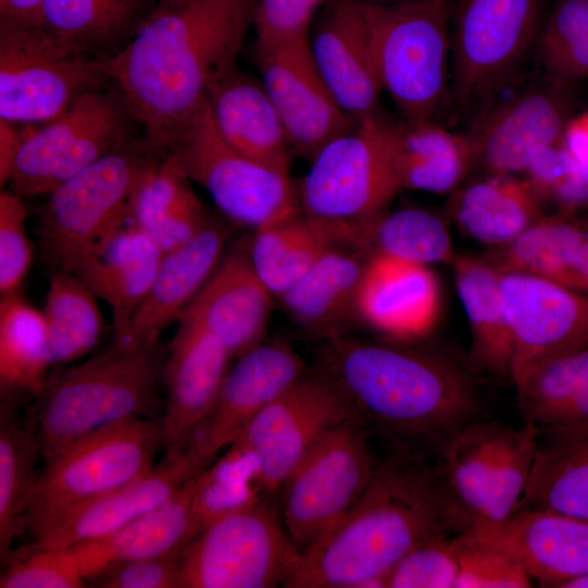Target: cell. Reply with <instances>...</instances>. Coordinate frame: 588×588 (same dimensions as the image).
Wrapping results in <instances>:
<instances>
[{
    "instance_id": "cell-1",
    "label": "cell",
    "mask_w": 588,
    "mask_h": 588,
    "mask_svg": "<svg viewBox=\"0 0 588 588\" xmlns=\"http://www.w3.org/2000/svg\"><path fill=\"white\" fill-rule=\"evenodd\" d=\"M257 0H159L108 58L111 84L144 137L164 154L234 69Z\"/></svg>"
},
{
    "instance_id": "cell-2",
    "label": "cell",
    "mask_w": 588,
    "mask_h": 588,
    "mask_svg": "<svg viewBox=\"0 0 588 588\" xmlns=\"http://www.w3.org/2000/svg\"><path fill=\"white\" fill-rule=\"evenodd\" d=\"M456 534L434 464L397 449L344 517L302 553L290 588L381 587L417 546Z\"/></svg>"
},
{
    "instance_id": "cell-3",
    "label": "cell",
    "mask_w": 588,
    "mask_h": 588,
    "mask_svg": "<svg viewBox=\"0 0 588 588\" xmlns=\"http://www.w3.org/2000/svg\"><path fill=\"white\" fill-rule=\"evenodd\" d=\"M319 368L400 449L436 450L480 412L470 366L413 341L336 335L326 340Z\"/></svg>"
},
{
    "instance_id": "cell-4",
    "label": "cell",
    "mask_w": 588,
    "mask_h": 588,
    "mask_svg": "<svg viewBox=\"0 0 588 588\" xmlns=\"http://www.w3.org/2000/svg\"><path fill=\"white\" fill-rule=\"evenodd\" d=\"M160 370L157 345L117 340L83 363L53 367L29 405L44 462L96 430L149 417Z\"/></svg>"
},
{
    "instance_id": "cell-5",
    "label": "cell",
    "mask_w": 588,
    "mask_h": 588,
    "mask_svg": "<svg viewBox=\"0 0 588 588\" xmlns=\"http://www.w3.org/2000/svg\"><path fill=\"white\" fill-rule=\"evenodd\" d=\"M163 157L145 137L105 155L49 193L38 222L42 257L53 271L77 264L130 218L133 197Z\"/></svg>"
},
{
    "instance_id": "cell-6",
    "label": "cell",
    "mask_w": 588,
    "mask_h": 588,
    "mask_svg": "<svg viewBox=\"0 0 588 588\" xmlns=\"http://www.w3.org/2000/svg\"><path fill=\"white\" fill-rule=\"evenodd\" d=\"M402 125L379 111L328 142L298 185L303 211L358 228L384 212L401 191L396 161Z\"/></svg>"
},
{
    "instance_id": "cell-7",
    "label": "cell",
    "mask_w": 588,
    "mask_h": 588,
    "mask_svg": "<svg viewBox=\"0 0 588 588\" xmlns=\"http://www.w3.org/2000/svg\"><path fill=\"white\" fill-rule=\"evenodd\" d=\"M363 5L382 90L404 123L434 121L446 93L452 1Z\"/></svg>"
},
{
    "instance_id": "cell-8",
    "label": "cell",
    "mask_w": 588,
    "mask_h": 588,
    "mask_svg": "<svg viewBox=\"0 0 588 588\" xmlns=\"http://www.w3.org/2000/svg\"><path fill=\"white\" fill-rule=\"evenodd\" d=\"M302 551L268 498L224 512L203 525L179 555L181 588L284 586Z\"/></svg>"
},
{
    "instance_id": "cell-9",
    "label": "cell",
    "mask_w": 588,
    "mask_h": 588,
    "mask_svg": "<svg viewBox=\"0 0 588 588\" xmlns=\"http://www.w3.org/2000/svg\"><path fill=\"white\" fill-rule=\"evenodd\" d=\"M544 0H457L451 13V85L458 107H486L536 57Z\"/></svg>"
},
{
    "instance_id": "cell-10",
    "label": "cell",
    "mask_w": 588,
    "mask_h": 588,
    "mask_svg": "<svg viewBox=\"0 0 588 588\" xmlns=\"http://www.w3.org/2000/svg\"><path fill=\"white\" fill-rule=\"evenodd\" d=\"M164 155L237 224L256 230L303 210L298 185L290 173L256 162L228 145L207 102L176 132Z\"/></svg>"
},
{
    "instance_id": "cell-11",
    "label": "cell",
    "mask_w": 588,
    "mask_h": 588,
    "mask_svg": "<svg viewBox=\"0 0 588 588\" xmlns=\"http://www.w3.org/2000/svg\"><path fill=\"white\" fill-rule=\"evenodd\" d=\"M106 83L108 59L74 49L41 25L0 24V119L46 123Z\"/></svg>"
},
{
    "instance_id": "cell-12",
    "label": "cell",
    "mask_w": 588,
    "mask_h": 588,
    "mask_svg": "<svg viewBox=\"0 0 588 588\" xmlns=\"http://www.w3.org/2000/svg\"><path fill=\"white\" fill-rule=\"evenodd\" d=\"M366 424L355 416L327 432L281 488V519L302 553L344 517L371 479Z\"/></svg>"
},
{
    "instance_id": "cell-13",
    "label": "cell",
    "mask_w": 588,
    "mask_h": 588,
    "mask_svg": "<svg viewBox=\"0 0 588 588\" xmlns=\"http://www.w3.org/2000/svg\"><path fill=\"white\" fill-rule=\"evenodd\" d=\"M132 123L120 94L105 88L79 97L41 126L29 124L9 180L19 196L49 194L105 155L124 146Z\"/></svg>"
},
{
    "instance_id": "cell-14",
    "label": "cell",
    "mask_w": 588,
    "mask_h": 588,
    "mask_svg": "<svg viewBox=\"0 0 588 588\" xmlns=\"http://www.w3.org/2000/svg\"><path fill=\"white\" fill-rule=\"evenodd\" d=\"M163 449L160 420L139 417L96 430L45 462L25 526L119 488L150 470Z\"/></svg>"
},
{
    "instance_id": "cell-15",
    "label": "cell",
    "mask_w": 588,
    "mask_h": 588,
    "mask_svg": "<svg viewBox=\"0 0 588 588\" xmlns=\"http://www.w3.org/2000/svg\"><path fill=\"white\" fill-rule=\"evenodd\" d=\"M355 416L363 415L332 377L321 368L305 371L230 445L255 457L262 492L269 498L327 432Z\"/></svg>"
},
{
    "instance_id": "cell-16",
    "label": "cell",
    "mask_w": 588,
    "mask_h": 588,
    "mask_svg": "<svg viewBox=\"0 0 588 588\" xmlns=\"http://www.w3.org/2000/svg\"><path fill=\"white\" fill-rule=\"evenodd\" d=\"M517 387L544 362L588 346V294L524 272H500Z\"/></svg>"
},
{
    "instance_id": "cell-17",
    "label": "cell",
    "mask_w": 588,
    "mask_h": 588,
    "mask_svg": "<svg viewBox=\"0 0 588 588\" xmlns=\"http://www.w3.org/2000/svg\"><path fill=\"white\" fill-rule=\"evenodd\" d=\"M253 59L295 155L310 161L355 124L319 73L308 37L254 42Z\"/></svg>"
},
{
    "instance_id": "cell-18",
    "label": "cell",
    "mask_w": 588,
    "mask_h": 588,
    "mask_svg": "<svg viewBox=\"0 0 588 588\" xmlns=\"http://www.w3.org/2000/svg\"><path fill=\"white\" fill-rule=\"evenodd\" d=\"M575 86L542 76L538 84L485 110L468 133L477 159L491 173L524 171L561 139L574 118Z\"/></svg>"
},
{
    "instance_id": "cell-19",
    "label": "cell",
    "mask_w": 588,
    "mask_h": 588,
    "mask_svg": "<svg viewBox=\"0 0 588 588\" xmlns=\"http://www.w3.org/2000/svg\"><path fill=\"white\" fill-rule=\"evenodd\" d=\"M305 371L302 357L283 339L264 341L237 357L187 450L209 465L262 408Z\"/></svg>"
},
{
    "instance_id": "cell-20",
    "label": "cell",
    "mask_w": 588,
    "mask_h": 588,
    "mask_svg": "<svg viewBox=\"0 0 588 588\" xmlns=\"http://www.w3.org/2000/svg\"><path fill=\"white\" fill-rule=\"evenodd\" d=\"M207 466L191 450L162 460L119 488L29 523L34 546L68 549L110 534L168 501Z\"/></svg>"
},
{
    "instance_id": "cell-21",
    "label": "cell",
    "mask_w": 588,
    "mask_h": 588,
    "mask_svg": "<svg viewBox=\"0 0 588 588\" xmlns=\"http://www.w3.org/2000/svg\"><path fill=\"white\" fill-rule=\"evenodd\" d=\"M308 41L324 83L353 120L381 111L383 90L362 2L326 0L313 20Z\"/></svg>"
},
{
    "instance_id": "cell-22",
    "label": "cell",
    "mask_w": 588,
    "mask_h": 588,
    "mask_svg": "<svg viewBox=\"0 0 588 588\" xmlns=\"http://www.w3.org/2000/svg\"><path fill=\"white\" fill-rule=\"evenodd\" d=\"M249 241L223 253L179 321L199 324L240 357L266 341L274 296L256 271Z\"/></svg>"
},
{
    "instance_id": "cell-23",
    "label": "cell",
    "mask_w": 588,
    "mask_h": 588,
    "mask_svg": "<svg viewBox=\"0 0 588 588\" xmlns=\"http://www.w3.org/2000/svg\"><path fill=\"white\" fill-rule=\"evenodd\" d=\"M232 355L209 331L180 321L164 368L168 401L161 418L163 460L184 454L193 434L209 412L228 372Z\"/></svg>"
},
{
    "instance_id": "cell-24",
    "label": "cell",
    "mask_w": 588,
    "mask_h": 588,
    "mask_svg": "<svg viewBox=\"0 0 588 588\" xmlns=\"http://www.w3.org/2000/svg\"><path fill=\"white\" fill-rule=\"evenodd\" d=\"M440 291L427 265L369 256L359 284L357 317L391 340L426 336L438 320Z\"/></svg>"
},
{
    "instance_id": "cell-25",
    "label": "cell",
    "mask_w": 588,
    "mask_h": 588,
    "mask_svg": "<svg viewBox=\"0 0 588 588\" xmlns=\"http://www.w3.org/2000/svg\"><path fill=\"white\" fill-rule=\"evenodd\" d=\"M514 555L543 587L560 588L588 574V519L519 507L497 526L470 531Z\"/></svg>"
},
{
    "instance_id": "cell-26",
    "label": "cell",
    "mask_w": 588,
    "mask_h": 588,
    "mask_svg": "<svg viewBox=\"0 0 588 588\" xmlns=\"http://www.w3.org/2000/svg\"><path fill=\"white\" fill-rule=\"evenodd\" d=\"M163 252L128 221L73 269L112 310L114 340L127 342L134 313L152 284Z\"/></svg>"
},
{
    "instance_id": "cell-27",
    "label": "cell",
    "mask_w": 588,
    "mask_h": 588,
    "mask_svg": "<svg viewBox=\"0 0 588 588\" xmlns=\"http://www.w3.org/2000/svg\"><path fill=\"white\" fill-rule=\"evenodd\" d=\"M229 231L209 222L184 245L164 253L152 284L134 313L126 343L155 346L205 284L223 255Z\"/></svg>"
},
{
    "instance_id": "cell-28",
    "label": "cell",
    "mask_w": 588,
    "mask_h": 588,
    "mask_svg": "<svg viewBox=\"0 0 588 588\" xmlns=\"http://www.w3.org/2000/svg\"><path fill=\"white\" fill-rule=\"evenodd\" d=\"M207 103L228 145L256 162L290 173L295 154L260 78L236 68L211 90Z\"/></svg>"
},
{
    "instance_id": "cell-29",
    "label": "cell",
    "mask_w": 588,
    "mask_h": 588,
    "mask_svg": "<svg viewBox=\"0 0 588 588\" xmlns=\"http://www.w3.org/2000/svg\"><path fill=\"white\" fill-rule=\"evenodd\" d=\"M369 254L348 245L326 252L279 296L294 322L311 336L344 334L356 313V299Z\"/></svg>"
},
{
    "instance_id": "cell-30",
    "label": "cell",
    "mask_w": 588,
    "mask_h": 588,
    "mask_svg": "<svg viewBox=\"0 0 588 588\" xmlns=\"http://www.w3.org/2000/svg\"><path fill=\"white\" fill-rule=\"evenodd\" d=\"M542 215L487 261L499 272H524L588 294V221Z\"/></svg>"
},
{
    "instance_id": "cell-31",
    "label": "cell",
    "mask_w": 588,
    "mask_h": 588,
    "mask_svg": "<svg viewBox=\"0 0 588 588\" xmlns=\"http://www.w3.org/2000/svg\"><path fill=\"white\" fill-rule=\"evenodd\" d=\"M206 468V467H205ZM203 468L168 501L105 536L68 548L83 576L111 562L181 550L189 528Z\"/></svg>"
},
{
    "instance_id": "cell-32",
    "label": "cell",
    "mask_w": 588,
    "mask_h": 588,
    "mask_svg": "<svg viewBox=\"0 0 588 588\" xmlns=\"http://www.w3.org/2000/svg\"><path fill=\"white\" fill-rule=\"evenodd\" d=\"M519 507L588 519V420L538 427L534 465Z\"/></svg>"
},
{
    "instance_id": "cell-33",
    "label": "cell",
    "mask_w": 588,
    "mask_h": 588,
    "mask_svg": "<svg viewBox=\"0 0 588 588\" xmlns=\"http://www.w3.org/2000/svg\"><path fill=\"white\" fill-rule=\"evenodd\" d=\"M500 425L473 420L434 450V466L456 534L473 530L482 518Z\"/></svg>"
},
{
    "instance_id": "cell-34",
    "label": "cell",
    "mask_w": 588,
    "mask_h": 588,
    "mask_svg": "<svg viewBox=\"0 0 588 588\" xmlns=\"http://www.w3.org/2000/svg\"><path fill=\"white\" fill-rule=\"evenodd\" d=\"M336 245H348L346 228L302 210L256 229L249 253L259 277L279 297Z\"/></svg>"
},
{
    "instance_id": "cell-35",
    "label": "cell",
    "mask_w": 588,
    "mask_h": 588,
    "mask_svg": "<svg viewBox=\"0 0 588 588\" xmlns=\"http://www.w3.org/2000/svg\"><path fill=\"white\" fill-rule=\"evenodd\" d=\"M449 210L473 238L503 246L541 217V201L525 179L492 173L451 193Z\"/></svg>"
},
{
    "instance_id": "cell-36",
    "label": "cell",
    "mask_w": 588,
    "mask_h": 588,
    "mask_svg": "<svg viewBox=\"0 0 588 588\" xmlns=\"http://www.w3.org/2000/svg\"><path fill=\"white\" fill-rule=\"evenodd\" d=\"M451 264L470 329V368L510 377L514 344L501 298L500 272L487 260L469 256L455 255Z\"/></svg>"
},
{
    "instance_id": "cell-37",
    "label": "cell",
    "mask_w": 588,
    "mask_h": 588,
    "mask_svg": "<svg viewBox=\"0 0 588 588\" xmlns=\"http://www.w3.org/2000/svg\"><path fill=\"white\" fill-rule=\"evenodd\" d=\"M152 0H42L40 25L86 54L108 59L135 34Z\"/></svg>"
},
{
    "instance_id": "cell-38",
    "label": "cell",
    "mask_w": 588,
    "mask_h": 588,
    "mask_svg": "<svg viewBox=\"0 0 588 588\" xmlns=\"http://www.w3.org/2000/svg\"><path fill=\"white\" fill-rule=\"evenodd\" d=\"M188 181L163 155L133 197L128 222L149 235L163 254L184 245L209 223Z\"/></svg>"
},
{
    "instance_id": "cell-39",
    "label": "cell",
    "mask_w": 588,
    "mask_h": 588,
    "mask_svg": "<svg viewBox=\"0 0 588 588\" xmlns=\"http://www.w3.org/2000/svg\"><path fill=\"white\" fill-rule=\"evenodd\" d=\"M0 406V552L5 558L26 522L28 505L40 470L41 456L36 421L30 406L22 415L12 394Z\"/></svg>"
},
{
    "instance_id": "cell-40",
    "label": "cell",
    "mask_w": 588,
    "mask_h": 588,
    "mask_svg": "<svg viewBox=\"0 0 588 588\" xmlns=\"http://www.w3.org/2000/svg\"><path fill=\"white\" fill-rule=\"evenodd\" d=\"M475 160L469 134L450 132L434 121L403 122L396 161L401 189L453 193Z\"/></svg>"
},
{
    "instance_id": "cell-41",
    "label": "cell",
    "mask_w": 588,
    "mask_h": 588,
    "mask_svg": "<svg viewBox=\"0 0 588 588\" xmlns=\"http://www.w3.org/2000/svg\"><path fill=\"white\" fill-rule=\"evenodd\" d=\"M41 311L50 367L69 365L88 354L98 343L103 320L97 296L75 273H50Z\"/></svg>"
},
{
    "instance_id": "cell-42",
    "label": "cell",
    "mask_w": 588,
    "mask_h": 588,
    "mask_svg": "<svg viewBox=\"0 0 588 588\" xmlns=\"http://www.w3.org/2000/svg\"><path fill=\"white\" fill-rule=\"evenodd\" d=\"M42 311L20 293L0 301V383L2 393L32 396L49 373Z\"/></svg>"
},
{
    "instance_id": "cell-43",
    "label": "cell",
    "mask_w": 588,
    "mask_h": 588,
    "mask_svg": "<svg viewBox=\"0 0 588 588\" xmlns=\"http://www.w3.org/2000/svg\"><path fill=\"white\" fill-rule=\"evenodd\" d=\"M358 247L369 255L382 254L427 266L451 262L455 256L443 219L416 207L384 211L362 225Z\"/></svg>"
},
{
    "instance_id": "cell-44",
    "label": "cell",
    "mask_w": 588,
    "mask_h": 588,
    "mask_svg": "<svg viewBox=\"0 0 588 588\" xmlns=\"http://www.w3.org/2000/svg\"><path fill=\"white\" fill-rule=\"evenodd\" d=\"M537 433L538 427L531 422L519 428L500 425L483 515L470 531L502 524L519 509L534 465Z\"/></svg>"
},
{
    "instance_id": "cell-45",
    "label": "cell",
    "mask_w": 588,
    "mask_h": 588,
    "mask_svg": "<svg viewBox=\"0 0 588 588\" xmlns=\"http://www.w3.org/2000/svg\"><path fill=\"white\" fill-rule=\"evenodd\" d=\"M542 76L576 85L588 78V0H555L536 50Z\"/></svg>"
},
{
    "instance_id": "cell-46",
    "label": "cell",
    "mask_w": 588,
    "mask_h": 588,
    "mask_svg": "<svg viewBox=\"0 0 588 588\" xmlns=\"http://www.w3.org/2000/svg\"><path fill=\"white\" fill-rule=\"evenodd\" d=\"M515 389L524 422L543 426L558 407L588 390V346L544 362Z\"/></svg>"
},
{
    "instance_id": "cell-47",
    "label": "cell",
    "mask_w": 588,
    "mask_h": 588,
    "mask_svg": "<svg viewBox=\"0 0 588 588\" xmlns=\"http://www.w3.org/2000/svg\"><path fill=\"white\" fill-rule=\"evenodd\" d=\"M524 172L541 204L548 201L558 213L576 215L588 207V168L572 157L561 139Z\"/></svg>"
},
{
    "instance_id": "cell-48",
    "label": "cell",
    "mask_w": 588,
    "mask_h": 588,
    "mask_svg": "<svg viewBox=\"0 0 588 588\" xmlns=\"http://www.w3.org/2000/svg\"><path fill=\"white\" fill-rule=\"evenodd\" d=\"M457 577L454 588H527L532 586L519 561L492 542L469 532L455 535Z\"/></svg>"
},
{
    "instance_id": "cell-49",
    "label": "cell",
    "mask_w": 588,
    "mask_h": 588,
    "mask_svg": "<svg viewBox=\"0 0 588 588\" xmlns=\"http://www.w3.org/2000/svg\"><path fill=\"white\" fill-rule=\"evenodd\" d=\"M457 569L455 536L438 537L400 560L383 578L382 588H454Z\"/></svg>"
},
{
    "instance_id": "cell-50",
    "label": "cell",
    "mask_w": 588,
    "mask_h": 588,
    "mask_svg": "<svg viewBox=\"0 0 588 588\" xmlns=\"http://www.w3.org/2000/svg\"><path fill=\"white\" fill-rule=\"evenodd\" d=\"M84 587L88 585L69 549L32 544L17 559H11L0 576V588Z\"/></svg>"
},
{
    "instance_id": "cell-51",
    "label": "cell",
    "mask_w": 588,
    "mask_h": 588,
    "mask_svg": "<svg viewBox=\"0 0 588 588\" xmlns=\"http://www.w3.org/2000/svg\"><path fill=\"white\" fill-rule=\"evenodd\" d=\"M26 208L11 189L0 193V293H20L33 250L26 233Z\"/></svg>"
},
{
    "instance_id": "cell-52",
    "label": "cell",
    "mask_w": 588,
    "mask_h": 588,
    "mask_svg": "<svg viewBox=\"0 0 588 588\" xmlns=\"http://www.w3.org/2000/svg\"><path fill=\"white\" fill-rule=\"evenodd\" d=\"M180 552L111 562L86 575L85 580L88 587L97 588H181Z\"/></svg>"
},
{
    "instance_id": "cell-53",
    "label": "cell",
    "mask_w": 588,
    "mask_h": 588,
    "mask_svg": "<svg viewBox=\"0 0 588 588\" xmlns=\"http://www.w3.org/2000/svg\"><path fill=\"white\" fill-rule=\"evenodd\" d=\"M326 0H257L255 42L273 44L308 37L313 20Z\"/></svg>"
},
{
    "instance_id": "cell-54",
    "label": "cell",
    "mask_w": 588,
    "mask_h": 588,
    "mask_svg": "<svg viewBox=\"0 0 588 588\" xmlns=\"http://www.w3.org/2000/svg\"><path fill=\"white\" fill-rule=\"evenodd\" d=\"M13 123L0 119V184L9 183L13 166L28 131L29 124Z\"/></svg>"
},
{
    "instance_id": "cell-55",
    "label": "cell",
    "mask_w": 588,
    "mask_h": 588,
    "mask_svg": "<svg viewBox=\"0 0 588 588\" xmlns=\"http://www.w3.org/2000/svg\"><path fill=\"white\" fill-rule=\"evenodd\" d=\"M42 0H0V24L40 25Z\"/></svg>"
},
{
    "instance_id": "cell-56",
    "label": "cell",
    "mask_w": 588,
    "mask_h": 588,
    "mask_svg": "<svg viewBox=\"0 0 588 588\" xmlns=\"http://www.w3.org/2000/svg\"><path fill=\"white\" fill-rule=\"evenodd\" d=\"M561 142L576 161L588 168V113L569 121Z\"/></svg>"
},
{
    "instance_id": "cell-57",
    "label": "cell",
    "mask_w": 588,
    "mask_h": 588,
    "mask_svg": "<svg viewBox=\"0 0 588 588\" xmlns=\"http://www.w3.org/2000/svg\"><path fill=\"white\" fill-rule=\"evenodd\" d=\"M560 588H588V574L564 583Z\"/></svg>"
},
{
    "instance_id": "cell-58",
    "label": "cell",
    "mask_w": 588,
    "mask_h": 588,
    "mask_svg": "<svg viewBox=\"0 0 588 588\" xmlns=\"http://www.w3.org/2000/svg\"><path fill=\"white\" fill-rule=\"evenodd\" d=\"M357 1L365 4H371V5H391V4L413 2V1H418V0H357Z\"/></svg>"
}]
</instances>
